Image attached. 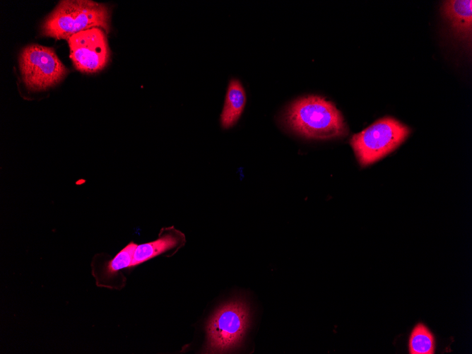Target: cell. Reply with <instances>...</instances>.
<instances>
[{
    "mask_svg": "<svg viewBox=\"0 0 472 354\" xmlns=\"http://www.w3.org/2000/svg\"><path fill=\"white\" fill-rule=\"evenodd\" d=\"M285 120L293 131L308 138L330 139L347 134L340 111L332 102L317 95L293 102L286 111Z\"/></svg>",
    "mask_w": 472,
    "mask_h": 354,
    "instance_id": "6da1fadb",
    "label": "cell"
},
{
    "mask_svg": "<svg viewBox=\"0 0 472 354\" xmlns=\"http://www.w3.org/2000/svg\"><path fill=\"white\" fill-rule=\"evenodd\" d=\"M110 26V11L103 4L88 0L61 1L41 26L42 34L56 39H68L93 28L107 33Z\"/></svg>",
    "mask_w": 472,
    "mask_h": 354,
    "instance_id": "7a4b0ae2",
    "label": "cell"
},
{
    "mask_svg": "<svg viewBox=\"0 0 472 354\" xmlns=\"http://www.w3.org/2000/svg\"><path fill=\"white\" fill-rule=\"evenodd\" d=\"M250 312L242 300H234L218 308L207 322L206 353H224L239 346L248 329Z\"/></svg>",
    "mask_w": 472,
    "mask_h": 354,
    "instance_id": "3957f363",
    "label": "cell"
},
{
    "mask_svg": "<svg viewBox=\"0 0 472 354\" xmlns=\"http://www.w3.org/2000/svg\"><path fill=\"white\" fill-rule=\"evenodd\" d=\"M408 127L398 120L382 118L350 139V145L362 166L379 160L394 151L408 137Z\"/></svg>",
    "mask_w": 472,
    "mask_h": 354,
    "instance_id": "277c9868",
    "label": "cell"
},
{
    "mask_svg": "<svg viewBox=\"0 0 472 354\" xmlns=\"http://www.w3.org/2000/svg\"><path fill=\"white\" fill-rule=\"evenodd\" d=\"M19 65L25 85L34 91L56 85L68 71L54 49L39 45H30L22 50Z\"/></svg>",
    "mask_w": 472,
    "mask_h": 354,
    "instance_id": "5b68a950",
    "label": "cell"
},
{
    "mask_svg": "<svg viewBox=\"0 0 472 354\" xmlns=\"http://www.w3.org/2000/svg\"><path fill=\"white\" fill-rule=\"evenodd\" d=\"M70 57L75 68L85 73L102 70L110 59V50L105 32L93 28L77 33L67 39Z\"/></svg>",
    "mask_w": 472,
    "mask_h": 354,
    "instance_id": "8992f818",
    "label": "cell"
},
{
    "mask_svg": "<svg viewBox=\"0 0 472 354\" xmlns=\"http://www.w3.org/2000/svg\"><path fill=\"white\" fill-rule=\"evenodd\" d=\"M444 17L458 36L471 40L472 30V1L452 0L444 1L442 7Z\"/></svg>",
    "mask_w": 472,
    "mask_h": 354,
    "instance_id": "52a82bcc",
    "label": "cell"
},
{
    "mask_svg": "<svg viewBox=\"0 0 472 354\" xmlns=\"http://www.w3.org/2000/svg\"><path fill=\"white\" fill-rule=\"evenodd\" d=\"M246 103V94L241 83L232 79L228 85L223 109L220 115L222 126H232L242 114Z\"/></svg>",
    "mask_w": 472,
    "mask_h": 354,
    "instance_id": "ba28073f",
    "label": "cell"
},
{
    "mask_svg": "<svg viewBox=\"0 0 472 354\" xmlns=\"http://www.w3.org/2000/svg\"><path fill=\"white\" fill-rule=\"evenodd\" d=\"M177 238L166 235L155 241L137 245L133 256L131 266L143 263L175 247Z\"/></svg>",
    "mask_w": 472,
    "mask_h": 354,
    "instance_id": "9c48e42d",
    "label": "cell"
},
{
    "mask_svg": "<svg viewBox=\"0 0 472 354\" xmlns=\"http://www.w3.org/2000/svg\"><path fill=\"white\" fill-rule=\"evenodd\" d=\"M435 350V336L423 323L417 324L408 339V352L411 354H433Z\"/></svg>",
    "mask_w": 472,
    "mask_h": 354,
    "instance_id": "30bf717a",
    "label": "cell"
},
{
    "mask_svg": "<svg viewBox=\"0 0 472 354\" xmlns=\"http://www.w3.org/2000/svg\"><path fill=\"white\" fill-rule=\"evenodd\" d=\"M137 244L131 242L122 249L105 268V273L112 276L117 271L124 268L131 266L134 253Z\"/></svg>",
    "mask_w": 472,
    "mask_h": 354,
    "instance_id": "8fae6325",
    "label": "cell"
}]
</instances>
